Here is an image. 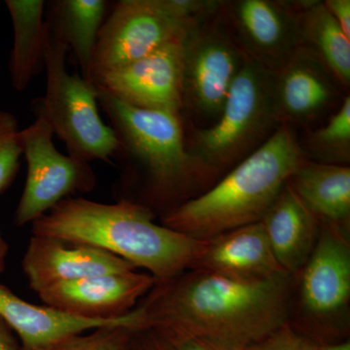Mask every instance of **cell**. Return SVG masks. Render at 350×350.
<instances>
[{
  "mask_svg": "<svg viewBox=\"0 0 350 350\" xmlns=\"http://www.w3.org/2000/svg\"><path fill=\"white\" fill-rule=\"evenodd\" d=\"M12 20L14 41L9 62L11 83L17 91H25L44 68L47 23L44 19L43 0H6Z\"/></svg>",
  "mask_w": 350,
  "mask_h": 350,
  "instance_id": "cell-20",
  "label": "cell"
},
{
  "mask_svg": "<svg viewBox=\"0 0 350 350\" xmlns=\"http://www.w3.org/2000/svg\"><path fill=\"white\" fill-rule=\"evenodd\" d=\"M156 280L137 271L89 276L45 288V306L78 319L114 321L125 317L150 291Z\"/></svg>",
  "mask_w": 350,
  "mask_h": 350,
  "instance_id": "cell-12",
  "label": "cell"
},
{
  "mask_svg": "<svg viewBox=\"0 0 350 350\" xmlns=\"http://www.w3.org/2000/svg\"><path fill=\"white\" fill-rule=\"evenodd\" d=\"M0 350H23L22 345L16 340L13 330L0 317Z\"/></svg>",
  "mask_w": 350,
  "mask_h": 350,
  "instance_id": "cell-30",
  "label": "cell"
},
{
  "mask_svg": "<svg viewBox=\"0 0 350 350\" xmlns=\"http://www.w3.org/2000/svg\"><path fill=\"white\" fill-rule=\"evenodd\" d=\"M301 303L315 317L340 312L350 297V247L345 230L320 224L319 238L304 267Z\"/></svg>",
  "mask_w": 350,
  "mask_h": 350,
  "instance_id": "cell-15",
  "label": "cell"
},
{
  "mask_svg": "<svg viewBox=\"0 0 350 350\" xmlns=\"http://www.w3.org/2000/svg\"><path fill=\"white\" fill-rule=\"evenodd\" d=\"M29 288L36 293L59 283L89 276L137 271L107 251L52 237L32 236L23 259Z\"/></svg>",
  "mask_w": 350,
  "mask_h": 350,
  "instance_id": "cell-14",
  "label": "cell"
},
{
  "mask_svg": "<svg viewBox=\"0 0 350 350\" xmlns=\"http://www.w3.org/2000/svg\"><path fill=\"white\" fill-rule=\"evenodd\" d=\"M0 317L18 334L23 350H50L66 338L100 327L133 324L131 313L114 321L71 317L23 300L3 285H0Z\"/></svg>",
  "mask_w": 350,
  "mask_h": 350,
  "instance_id": "cell-17",
  "label": "cell"
},
{
  "mask_svg": "<svg viewBox=\"0 0 350 350\" xmlns=\"http://www.w3.org/2000/svg\"><path fill=\"white\" fill-rule=\"evenodd\" d=\"M135 331L128 323L100 327L66 338L50 350H131Z\"/></svg>",
  "mask_w": 350,
  "mask_h": 350,
  "instance_id": "cell-24",
  "label": "cell"
},
{
  "mask_svg": "<svg viewBox=\"0 0 350 350\" xmlns=\"http://www.w3.org/2000/svg\"><path fill=\"white\" fill-rule=\"evenodd\" d=\"M288 184L319 224L347 229L350 218L349 165H327L305 159Z\"/></svg>",
  "mask_w": 350,
  "mask_h": 350,
  "instance_id": "cell-19",
  "label": "cell"
},
{
  "mask_svg": "<svg viewBox=\"0 0 350 350\" xmlns=\"http://www.w3.org/2000/svg\"><path fill=\"white\" fill-rule=\"evenodd\" d=\"M291 278L250 282L188 269L156 280L131 310L133 328L244 350L287 323Z\"/></svg>",
  "mask_w": 350,
  "mask_h": 350,
  "instance_id": "cell-1",
  "label": "cell"
},
{
  "mask_svg": "<svg viewBox=\"0 0 350 350\" xmlns=\"http://www.w3.org/2000/svg\"><path fill=\"white\" fill-rule=\"evenodd\" d=\"M342 87L312 53L299 48L275 72V100L280 125L306 126L342 105Z\"/></svg>",
  "mask_w": 350,
  "mask_h": 350,
  "instance_id": "cell-13",
  "label": "cell"
},
{
  "mask_svg": "<svg viewBox=\"0 0 350 350\" xmlns=\"http://www.w3.org/2000/svg\"><path fill=\"white\" fill-rule=\"evenodd\" d=\"M9 246L0 234V273L4 271L6 267V257L8 253Z\"/></svg>",
  "mask_w": 350,
  "mask_h": 350,
  "instance_id": "cell-31",
  "label": "cell"
},
{
  "mask_svg": "<svg viewBox=\"0 0 350 350\" xmlns=\"http://www.w3.org/2000/svg\"><path fill=\"white\" fill-rule=\"evenodd\" d=\"M154 219L148 209L126 200L103 204L70 197L32 223L31 232L107 251L147 269L156 280L192 268L208 239L191 238Z\"/></svg>",
  "mask_w": 350,
  "mask_h": 350,
  "instance_id": "cell-3",
  "label": "cell"
},
{
  "mask_svg": "<svg viewBox=\"0 0 350 350\" xmlns=\"http://www.w3.org/2000/svg\"><path fill=\"white\" fill-rule=\"evenodd\" d=\"M246 59L217 7L184 38L182 112L206 123V126L213 125Z\"/></svg>",
  "mask_w": 350,
  "mask_h": 350,
  "instance_id": "cell-8",
  "label": "cell"
},
{
  "mask_svg": "<svg viewBox=\"0 0 350 350\" xmlns=\"http://www.w3.org/2000/svg\"><path fill=\"white\" fill-rule=\"evenodd\" d=\"M108 5L105 0H55L48 4L46 22L68 46L79 66L80 75L88 81Z\"/></svg>",
  "mask_w": 350,
  "mask_h": 350,
  "instance_id": "cell-21",
  "label": "cell"
},
{
  "mask_svg": "<svg viewBox=\"0 0 350 350\" xmlns=\"http://www.w3.org/2000/svg\"><path fill=\"white\" fill-rule=\"evenodd\" d=\"M68 46L47 24L46 93L36 100L69 156L87 163H111L119 149L118 139L101 119L96 87L81 75L68 72Z\"/></svg>",
  "mask_w": 350,
  "mask_h": 350,
  "instance_id": "cell-7",
  "label": "cell"
},
{
  "mask_svg": "<svg viewBox=\"0 0 350 350\" xmlns=\"http://www.w3.org/2000/svg\"><path fill=\"white\" fill-rule=\"evenodd\" d=\"M280 126L275 73L246 59L234 78L218 119L186 137L191 155L213 176L232 170L257 150Z\"/></svg>",
  "mask_w": 350,
  "mask_h": 350,
  "instance_id": "cell-5",
  "label": "cell"
},
{
  "mask_svg": "<svg viewBox=\"0 0 350 350\" xmlns=\"http://www.w3.org/2000/svg\"><path fill=\"white\" fill-rule=\"evenodd\" d=\"M96 89L98 105L119 142L116 202L139 204L163 216L213 178L188 151L180 115L131 107Z\"/></svg>",
  "mask_w": 350,
  "mask_h": 350,
  "instance_id": "cell-2",
  "label": "cell"
},
{
  "mask_svg": "<svg viewBox=\"0 0 350 350\" xmlns=\"http://www.w3.org/2000/svg\"><path fill=\"white\" fill-rule=\"evenodd\" d=\"M19 133L15 116L0 110V194L11 185L20 169Z\"/></svg>",
  "mask_w": 350,
  "mask_h": 350,
  "instance_id": "cell-25",
  "label": "cell"
},
{
  "mask_svg": "<svg viewBox=\"0 0 350 350\" xmlns=\"http://www.w3.org/2000/svg\"><path fill=\"white\" fill-rule=\"evenodd\" d=\"M244 350H319V347L301 337L286 323Z\"/></svg>",
  "mask_w": 350,
  "mask_h": 350,
  "instance_id": "cell-26",
  "label": "cell"
},
{
  "mask_svg": "<svg viewBox=\"0 0 350 350\" xmlns=\"http://www.w3.org/2000/svg\"><path fill=\"white\" fill-rule=\"evenodd\" d=\"M319 350H350V342H345L342 344L325 345L319 347Z\"/></svg>",
  "mask_w": 350,
  "mask_h": 350,
  "instance_id": "cell-32",
  "label": "cell"
},
{
  "mask_svg": "<svg viewBox=\"0 0 350 350\" xmlns=\"http://www.w3.org/2000/svg\"><path fill=\"white\" fill-rule=\"evenodd\" d=\"M183 41H174L148 56L108 71L93 84L131 107L181 116Z\"/></svg>",
  "mask_w": 350,
  "mask_h": 350,
  "instance_id": "cell-11",
  "label": "cell"
},
{
  "mask_svg": "<svg viewBox=\"0 0 350 350\" xmlns=\"http://www.w3.org/2000/svg\"><path fill=\"white\" fill-rule=\"evenodd\" d=\"M305 159L296 131L282 124L217 184L163 215L162 225L211 239L260 222Z\"/></svg>",
  "mask_w": 350,
  "mask_h": 350,
  "instance_id": "cell-4",
  "label": "cell"
},
{
  "mask_svg": "<svg viewBox=\"0 0 350 350\" xmlns=\"http://www.w3.org/2000/svg\"><path fill=\"white\" fill-rule=\"evenodd\" d=\"M131 350H174L170 342L150 330H137L131 340Z\"/></svg>",
  "mask_w": 350,
  "mask_h": 350,
  "instance_id": "cell-27",
  "label": "cell"
},
{
  "mask_svg": "<svg viewBox=\"0 0 350 350\" xmlns=\"http://www.w3.org/2000/svg\"><path fill=\"white\" fill-rule=\"evenodd\" d=\"M217 0H120L101 25L89 81L148 56L217 9Z\"/></svg>",
  "mask_w": 350,
  "mask_h": 350,
  "instance_id": "cell-6",
  "label": "cell"
},
{
  "mask_svg": "<svg viewBox=\"0 0 350 350\" xmlns=\"http://www.w3.org/2000/svg\"><path fill=\"white\" fill-rule=\"evenodd\" d=\"M162 337L170 342L174 350H225L207 340L189 336L170 335Z\"/></svg>",
  "mask_w": 350,
  "mask_h": 350,
  "instance_id": "cell-29",
  "label": "cell"
},
{
  "mask_svg": "<svg viewBox=\"0 0 350 350\" xmlns=\"http://www.w3.org/2000/svg\"><path fill=\"white\" fill-rule=\"evenodd\" d=\"M301 47L312 53L345 92L350 86V39L323 1L310 0L301 19Z\"/></svg>",
  "mask_w": 350,
  "mask_h": 350,
  "instance_id": "cell-22",
  "label": "cell"
},
{
  "mask_svg": "<svg viewBox=\"0 0 350 350\" xmlns=\"http://www.w3.org/2000/svg\"><path fill=\"white\" fill-rule=\"evenodd\" d=\"M323 4L350 39V0H325Z\"/></svg>",
  "mask_w": 350,
  "mask_h": 350,
  "instance_id": "cell-28",
  "label": "cell"
},
{
  "mask_svg": "<svg viewBox=\"0 0 350 350\" xmlns=\"http://www.w3.org/2000/svg\"><path fill=\"white\" fill-rule=\"evenodd\" d=\"M273 254L292 276L312 254L320 224L286 184L261 220Z\"/></svg>",
  "mask_w": 350,
  "mask_h": 350,
  "instance_id": "cell-18",
  "label": "cell"
},
{
  "mask_svg": "<svg viewBox=\"0 0 350 350\" xmlns=\"http://www.w3.org/2000/svg\"><path fill=\"white\" fill-rule=\"evenodd\" d=\"M32 110L36 121L19 133L27 175L14 219L17 226L36 222L62 200L78 192H92L98 183L90 163L57 150L54 131L36 100Z\"/></svg>",
  "mask_w": 350,
  "mask_h": 350,
  "instance_id": "cell-9",
  "label": "cell"
},
{
  "mask_svg": "<svg viewBox=\"0 0 350 350\" xmlns=\"http://www.w3.org/2000/svg\"><path fill=\"white\" fill-rule=\"evenodd\" d=\"M310 0H219L218 14L248 59L276 72L301 47Z\"/></svg>",
  "mask_w": 350,
  "mask_h": 350,
  "instance_id": "cell-10",
  "label": "cell"
},
{
  "mask_svg": "<svg viewBox=\"0 0 350 350\" xmlns=\"http://www.w3.org/2000/svg\"><path fill=\"white\" fill-rule=\"evenodd\" d=\"M192 268L250 282L288 275L273 254L261 221L208 239Z\"/></svg>",
  "mask_w": 350,
  "mask_h": 350,
  "instance_id": "cell-16",
  "label": "cell"
},
{
  "mask_svg": "<svg viewBox=\"0 0 350 350\" xmlns=\"http://www.w3.org/2000/svg\"><path fill=\"white\" fill-rule=\"evenodd\" d=\"M304 155L312 162L347 165L350 162V98L345 96L337 111L324 125L312 130L301 144Z\"/></svg>",
  "mask_w": 350,
  "mask_h": 350,
  "instance_id": "cell-23",
  "label": "cell"
}]
</instances>
